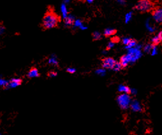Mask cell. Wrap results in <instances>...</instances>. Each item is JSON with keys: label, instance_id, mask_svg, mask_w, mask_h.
Instances as JSON below:
<instances>
[{"label": "cell", "instance_id": "4dcf8cb0", "mask_svg": "<svg viewBox=\"0 0 162 135\" xmlns=\"http://www.w3.org/2000/svg\"><path fill=\"white\" fill-rule=\"evenodd\" d=\"M158 36L159 37L160 39H161V41H162V31L159 33V34H158Z\"/></svg>", "mask_w": 162, "mask_h": 135}, {"label": "cell", "instance_id": "30bf717a", "mask_svg": "<svg viewBox=\"0 0 162 135\" xmlns=\"http://www.w3.org/2000/svg\"><path fill=\"white\" fill-rule=\"evenodd\" d=\"M119 62L122 65V66H123V68H126L129 62H130V60L127 55H124V56H123L120 58Z\"/></svg>", "mask_w": 162, "mask_h": 135}, {"label": "cell", "instance_id": "e0dca14e", "mask_svg": "<svg viewBox=\"0 0 162 135\" xmlns=\"http://www.w3.org/2000/svg\"><path fill=\"white\" fill-rule=\"evenodd\" d=\"M154 45L153 44H147L144 47V50L146 53H150L151 52Z\"/></svg>", "mask_w": 162, "mask_h": 135}, {"label": "cell", "instance_id": "603a6c76", "mask_svg": "<svg viewBox=\"0 0 162 135\" xmlns=\"http://www.w3.org/2000/svg\"><path fill=\"white\" fill-rule=\"evenodd\" d=\"M131 39H132V38H124L123 39V44H124L125 45H128L129 44V43L130 42Z\"/></svg>", "mask_w": 162, "mask_h": 135}, {"label": "cell", "instance_id": "52a82bcc", "mask_svg": "<svg viewBox=\"0 0 162 135\" xmlns=\"http://www.w3.org/2000/svg\"><path fill=\"white\" fill-rule=\"evenodd\" d=\"M130 108L132 111L135 112H140L141 111H142V107L140 103L137 100L132 101L130 105Z\"/></svg>", "mask_w": 162, "mask_h": 135}, {"label": "cell", "instance_id": "ffe728a7", "mask_svg": "<svg viewBox=\"0 0 162 135\" xmlns=\"http://www.w3.org/2000/svg\"><path fill=\"white\" fill-rule=\"evenodd\" d=\"M122 68H123V66H122L121 64L120 63V62H116V63L115 64V65H114V68H113L112 70L116 71H120Z\"/></svg>", "mask_w": 162, "mask_h": 135}, {"label": "cell", "instance_id": "f546056e", "mask_svg": "<svg viewBox=\"0 0 162 135\" xmlns=\"http://www.w3.org/2000/svg\"><path fill=\"white\" fill-rule=\"evenodd\" d=\"M49 62L50 63H53V64H58V62H57V61H56V59H54V58H52L49 60Z\"/></svg>", "mask_w": 162, "mask_h": 135}, {"label": "cell", "instance_id": "7a4b0ae2", "mask_svg": "<svg viewBox=\"0 0 162 135\" xmlns=\"http://www.w3.org/2000/svg\"><path fill=\"white\" fill-rule=\"evenodd\" d=\"M117 101L122 110H126L130 107L132 99L128 94H121L117 97Z\"/></svg>", "mask_w": 162, "mask_h": 135}, {"label": "cell", "instance_id": "5b68a950", "mask_svg": "<svg viewBox=\"0 0 162 135\" xmlns=\"http://www.w3.org/2000/svg\"><path fill=\"white\" fill-rule=\"evenodd\" d=\"M102 66L107 69H113L116 61L112 58H105L102 60Z\"/></svg>", "mask_w": 162, "mask_h": 135}, {"label": "cell", "instance_id": "8992f818", "mask_svg": "<svg viewBox=\"0 0 162 135\" xmlns=\"http://www.w3.org/2000/svg\"><path fill=\"white\" fill-rule=\"evenodd\" d=\"M153 18L158 23H162V7H159L154 10L153 12Z\"/></svg>", "mask_w": 162, "mask_h": 135}, {"label": "cell", "instance_id": "1f68e13d", "mask_svg": "<svg viewBox=\"0 0 162 135\" xmlns=\"http://www.w3.org/2000/svg\"><path fill=\"white\" fill-rule=\"evenodd\" d=\"M131 94H137V91L135 89H131Z\"/></svg>", "mask_w": 162, "mask_h": 135}, {"label": "cell", "instance_id": "d6a6232c", "mask_svg": "<svg viewBox=\"0 0 162 135\" xmlns=\"http://www.w3.org/2000/svg\"><path fill=\"white\" fill-rule=\"evenodd\" d=\"M102 72H103V73H105V71H104V70H97V71H96V73H99V74H100V73H102Z\"/></svg>", "mask_w": 162, "mask_h": 135}, {"label": "cell", "instance_id": "f1b7e54d", "mask_svg": "<svg viewBox=\"0 0 162 135\" xmlns=\"http://www.w3.org/2000/svg\"><path fill=\"white\" fill-rule=\"evenodd\" d=\"M75 69L74 68H68L67 70V72H68V73H74L75 72Z\"/></svg>", "mask_w": 162, "mask_h": 135}, {"label": "cell", "instance_id": "7402d4cb", "mask_svg": "<svg viewBox=\"0 0 162 135\" xmlns=\"http://www.w3.org/2000/svg\"><path fill=\"white\" fill-rule=\"evenodd\" d=\"M8 84H9V82H8L7 81L1 79V82H0L1 86H3V87H6L8 86Z\"/></svg>", "mask_w": 162, "mask_h": 135}, {"label": "cell", "instance_id": "9c48e42d", "mask_svg": "<svg viewBox=\"0 0 162 135\" xmlns=\"http://www.w3.org/2000/svg\"><path fill=\"white\" fill-rule=\"evenodd\" d=\"M40 75L38 73V70L36 68H31L27 75V76L29 78L38 77H40Z\"/></svg>", "mask_w": 162, "mask_h": 135}, {"label": "cell", "instance_id": "ac0fdd59", "mask_svg": "<svg viewBox=\"0 0 162 135\" xmlns=\"http://www.w3.org/2000/svg\"><path fill=\"white\" fill-rule=\"evenodd\" d=\"M151 42L153 45H156L159 44L161 42V39H160L158 36H156V37H153V38H152Z\"/></svg>", "mask_w": 162, "mask_h": 135}, {"label": "cell", "instance_id": "6da1fadb", "mask_svg": "<svg viewBox=\"0 0 162 135\" xmlns=\"http://www.w3.org/2000/svg\"><path fill=\"white\" fill-rule=\"evenodd\" d=\"M60 22V17L52 10L47 11L43 17L42 26L44 29H51L58 26Z\"/></svg>", "mask_w": 162, "mask_h": 135}, {"label": "cell", "instance_id": "7c38bea8", "mask_svg": "<svg viewBox=\"0 0 162 135\" xmlns=\"http://www.w3.org/2000/svg\"><path fill=\"white\" fill-rule=\"evenodd\" d=\"M116 33H117V30H116V29L108 28V29H105L103 35H104V36L105 37H109L112 36V35H114Z\"/></svg>", "mask_w": 162, "mask_h": 135}, {"label": "cell", "instance_id": "836d02e7", "mask_svg": "<svg viewBox=\"0 0 162 135\" xmlns=\"http://www.w3.org/2000/svg\"><path fill=\"white\" fill-rule=\"evenodd\" d=\"M118 2L119 3H121V4H124L125 3V1H119Z\"/></svg>", "mask_w": 162, "mask_h": 135}, {"label": "cell", "instance_id": "8fae6325", "mask_svg": "<svg viewBox=\"0 0 162 135\" xmlns=\"http://www.w3.org/2000/svg\"><path fill=\"white\" fill-rule=\"evenodd\" d=\"M119 92H121V93H124V94H131V89L129 88V87H128L127 85H119L118 88Z\"/></svg>", "mask_w": 162, "mask_h": 135}, {"label": "cell", "instance_id": "d6986e66", "mask_svg": "<svg viewBox=\"0 0 162 135\" xmlns=\"http://www.w3.org/2000/svg\"><path fill=\"white\" fill-rule=\"evenodd\" d=\"M93 38V39L94 40H99L102 38V35L101 33H100L99 32H97V31H95L92 34Z\"/></svg>", "mask_w": 162, "mask_h": 135}, {"label": "cell", "instance_id": "2e32d148", "mask_svg": "<svg viewBox=\"0 0 162 135\" xmlns=\"http://www.w3.org/2000/svg\"><path fill=\"white\" fill-rule=\"evenodd\" d=\"M137 45V41L135 40V39H131L130 42L129 43V44L128 45H126V48L127 49H133V48H134V47H136Z\"/></svg>", "mask_w": 162, "mask_h": 135}, {"label": "cell", "instance_id": "83f0119b", "mask_svg": "<svg viewBox=\"0 0 162 135\" xmlns=\"http://www.w3.org/2000/svg\"><path fill=\"white\" fill-rule=\"evenodd\" d=\"M119 40H120L119 38L117 37H113L112 39H111V41L113 43H115L119 42Z\"/></svg>", "mask_w": 162, "mask_h": 135}, {"label": "cell", "instance_id": "ba28073f", "mask_svg": "<svg viewBox=\"0 0 162 135\" xmlns=\"http://www.w3.org/2000/svg\"><path fill=\"white\" fill-rule=\"evenodd\" d=\"M22 83V80L20 78H12L9 81V84L7 87H15L20 85Z\"/></svg>", "mask_w": 162, "mask_h": 135}, {"label": "cell", "instance_id": "44dd1931", "mask_svg": "<svg viewBox=\"0 0 162 135\" xmlns=\"http://www.w3.org/2000/svg\"><path fill=\"white\" fill-rule=\"evenodd\" d=\"M132 17V12L128 13V14L126 15V16H125V22H126V23L128 22L131 20Z\"/></svg>", "mask_w": 162, "mask_h": 135}, {"label": "cell", "instance_id": "d4e9b609", "mask_svg": "<svg viewBox=\"0 0 162 135\" xmlns=\"http://www.w3.org/2000/svg\"><path fill=\"white\" fill-rule=\"evenodd\" d=\"M114 44H115L114 43L112 42V41H110V42H109V43H108V44H107V47H106V50H110V49H112V47H114Z\"/></svg>", "mask_w": 162, "mask_h": 135}, {"label": "cell", "instance_id": "e575fe53", "mask_svg": "<svg viewBox=\"0 0 162 135\" xmlns=\"http://www.w3.org/2000/svg\"><path fill=\"white\" fill-rule=\"evenodd\" d=\"M88 3H93V1H88Z\"/></svg>", "mask_w": 162, "mask_h": 135}, {"label": "cell", "instance_id": "5bb4252c", "mask_svg": "<svg viewBox=\"0 0 162 135\" xmlns=\"http://www.w3.org/2000/svg\"><path fill=\"white\" fill-rule=\"evenodd\" d=\"M145 26H146V28H147V31H148L149 32L154 33L155 31V30H156V28H155V26H153V25L151 24L149 19L147 20V21L145 22Z\"/></svg>", "mask_w": 162, "mask_h": 135}, {"label": "cell", "instance_id": "9a60e30c", "mask_svg": "<svg viewBox=\"0 0 162 135\" xmlns=\"http://www.w3.org/2000/svg\"><path fill=\"white\" fill-rule=\"evenodd\" d=\"M61 12H62L63 16V18L64 19H66L68 17V15H67V14H68V11H67V6H66L65 4H63V5H61Z\"/></svg>", "mask_w": 162, "mask_h": 135}, {"label": "cell", "instance_id": "4fadbf2b", "mask_svg": "<svg viewBox=\"0 0 162 135\" xmlns=\"http://www.w3.org/2000/svg\"><path fill=\"white\" fill-rule=\"evenodd\" d=\"M65 23L67 26H72L75 24L74 17L71 15H68L66 19H65Z\"/></svg>", "mask_w": 162, "mask_h": 135}, {"label": "cell", "instance_id": "4316f807", "mask_svg": "<svg viewBox=\"0 0 162 135\" xmlns=\"http://www.w3.org/2000/svg\"><path fill=\"white\" fill-rule=\"evenodd\" d=\"M56 75H57V73L54 71H50V72L48 73V76L50 77H53L56 76Z\"/></svg>", "mask_w": 162, "mask_h": 135}, {"label": "cell", "instance_id": "484cf974", "mask_svg": "<svg viewBox=\"0 0 162 135\" xmlns=\"http://www.w3.org/2000/svg\"><path fill=\"white\" fill-rule=\"evenodd\" d=\"M74 25L75 26H79V27H80L81 26H82V21H81L80 20H77L75 22Z\"/></svg>", "mask_w": 162, "mask_h": 135}, {"label": "cell", "instance_id": "cb8c5ba5", "mask_svg": "<svg viewBox=\"0 0 162 135\" xmlns=\"http://www.w3.org/2000/svg\"><path fill=\"white\" fill-rule=\"evenodd\" d=\"M151 54L152 56H155V55L158 54V48L156 47V45H154L153 48V50H152L151 52Z\"/></svg>", "mask_w": 162, "mask_h": 135}, {"label": "cell", "instance_id": "3957f363", "mask_svg": "<svg viewBox=\"0 0 162 135\" xmlns=\"http://www.w3.org/2000/svg\"><path fill=\"white\" fill-rule=\"evenodd\" d=\"M153 3L148 0H142L139 1L135 6L137 10L141 12H147L153 8Z\"/></svg>", "mask_w": 162, "mask_h": 135}, {"label": "cell", "instance_id": "277c9868", "mask_svg": "<svg viewBox=\"0 0 162 135\" xmlns=\"http://www.w3.org/2000/svg\"><path fill=\"white\" fill-rule=\"evenodd\" d=\"M140 48V47L136 46L133 49H129L127 56L130 60V62H135L139 58H140L142 56V52H141Z\"/></svg>", "mask_w": 162, "mask_h": 135}]
</instances>
